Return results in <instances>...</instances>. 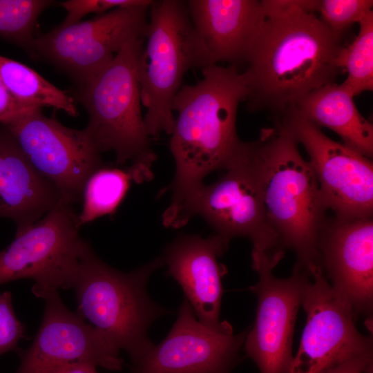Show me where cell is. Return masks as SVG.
Masks as SVG:
<instances>
[{
	"mask_svg": "<svg viewBox=\"0 0 373 373\" xmlns=\"http://www.w3.org/2000/svg\"><path fill=\"white\" fill-rule=\"evenodd\" d=\"M317 1L261 0L262 13L240 72L249 112L272 119L312 91L334 84L343 46L314 13Z\"/></svg>",
	"mask_w": 373,
	"mask_h": 373,
	"instance_id": "obj_1",
	"label": "cell"
},
{
	"mask_svg": "<svg viewBox=\"0 0 373 373\" xmlns=\"http://www.w3.org/2000/svg\"><path fill=\"white\" fill-rule=\"evenodd\" d=\"M195 84L182 86L172 104L177 113L170 139L175 173L169 206L162 214L166 227L187 223L189 206L207 174L224 169L240 142L236 118L247 90L234 66L202 68Z\"/></svg>",
	"mask_w": 373,
	"mask_h": 373,
	"instance_id": "obj_2",
	"label": "cell"
},
{
	"mask_svg": "<svg viewBox=\"0 0 373 373\" xmlns=\"http://www.w3.org/2000/svg\"><path fill=\"white\" fill-rule=\"evenodd\" d=\"M263 201L267 220L283 249L296 255L294 271L322 270L318 241L327 209L314 172L298 144L276 126L244 142Z\"/></svg>",
	"mask_w": 373,
	"mask_h": 373,
	"instance_id": "obj_3",
	"label": "cell"
},
{
	"mask_svg": "<svg viewBox=\"0 0 373 373\" xmlns=\"http://www.w3.org/2000/svg\"><path fill=\"white\" fill-rule=\"evenodd\" d=\"M144 41L126 43L108 65L77 88L75 97L88 113L84 131L92 144L100 153L114 152L117 166L130 163L137 183L153 179L157 159L141 111L137 61Z\"/></svg>",
	"mask_w": 373,
	"mask_h": 373,
	"instance_id": "obj_4",
	"label": "cell"
},
{
	"mask_svg": "<svg viewBox=\"0 0 373 373\" xmlns=\"http://www.w3.org/2000/svg\"><path fill=\"white\" fill-rule=\"evenodd\" d=\"M164 265L162 256L129 272L102 261L90 247L84 254L71 288L75 291L77 314L88 320L131 363L154 344L148 336L158 318L171 312L154 303L146 286L151 274Z\"/></svg>",
	"mask_w": 373,
	"mask_h": 373,
	"instance_id": "obj_5",
	"label": "cell"
},
{
	"mask_svg": "<svg viewBox=\"0 0 373 373\" xmlns=\"http://www.w3.org/2000/svg\"><path fill=\"white\" fill-rule=\"evenodd\" d=\"M144 39L137 61L144 125L150 137L170 135L175 122L172 104L186 73L211 64L186 1H153Z\"/></svg>",
	"mask_w": 373,
	"mask_h": 373,
	"instance_id": "obj_6",
	"label": "cell"
},
{
	"mask_svg": "<svg viewBox=\"0 0 373 373\" xmlns=\"http://www.w3.org/2000/svg\"><path fill=\"white\" fill-rule=\"evenodd\" d=\"M79 229L78 214L61 201L31 226L17 231L0 251V285L30 278L33 294L41 298L50 291L71 288L90 247Z\"/></svg>",
	"mask_w": 373,
	"mask_h": 373,
	"instance_id": "obj_7",
	"label": "cell"
},
{
	"mask_svg": "<svg viewBox=\"0 0 373 373\" xmlns=\"http://www.w3.org/2000/svg\"><path fill=\"white\" fill-rule=\"evenodd\" d=\"M150 6L119 7L86 21L59 25L35 36L30 56L51 64L80 87L129 41L145 39Z\"/></svg>",
	"mask_w": 373,
	"mask_h": 373,
	"instance_id": "obj_8",
	"label": "cell"
},
{
	"mask_svg": "<svg viewBox=\"0 0 373 373\" xmlns=\"http://www.w3.org/2000/svg\"><path fill=\"white\" fill-rule=\"evenodd\" d=\"M274 126L305 149L323 202L341 220L372 217V161L321 128L292 108L273 119Z\"/></svg>",
	"mask_w": 373,
	"mask_h": 373,
	"instance_id": "obj_9",
	"label": "cell"
},
{
	"mask_svg": "<svg viewBox=\"0 0 373 373\" xmlns=\"http://www.w3.org/2000/svg\"><path fill=\"white\" fill-rule=\"evenodd\" d=\"M284 252L253 248L252 267L258 275L249 289L257 296L256 316L244 344L248 357L260 373H288L292 359V339L297 312L309 274L293 271L284 279L275 277L273 269Z\"/></svg>",
	"mask_w": 373,
	"mask_h": 373,
	"instance_id": "obj_10",
	"label": "cell"
},
{
	"mask_svg": "<svg viewBox=\"0 0 373 373\" xmlns=\"http://www.w3.org/2000/svg\"><path fill=\"white\" fill-rule=\"evenodd\" d=\"M34 169L59 192L64 202L82 201L85 184L104 163L84 129L64 126L41 109L3 125Z\"/></svg>",
	"mask_w": 373,
	"mask_h": 373,
	"instance_id": "obj_11",
	"label": "cell"
},
{
	"mask_svg": "<svg viewBox=\"0 0 373 373\" xmlns=\"http://www.w3.org/2000/svg\"><path fill=\"white\" fill-rule=\"evenodd\" d=\"M215 182L203 184L192 199L188 221L198 215L216 234L229 240L245 237L253 248L268 252L284 251L265 215L261 191L243 142Z\"/></svg>",
	"mask_w": 373,
	"mask_h": 373,
	"instance_id": "obj_12",
	"label": "cell"
},
{
	"mask_svg": "<svg viewBox=\"0 0 373 373\" xmlns=\"http://www.w3.org/2000/svg\"><path fill=\"white\" fill-rule=\"evenodd\" d=\"M301 305L307 322L288 373H324L343 361L372 352V337L356 329L352 312L322 270L309 275Z\"/></svg>",
	"mask_w": 373,
	"mask_h": 373,
	"instance_id": "obj_13",
	"label": "cell"
},
{
	"mask_svg": "<svg viewBox=\"0 0 373 373\" xmlns=\"http://www.w3.org/2000/svg\"><path fill=\"white\" fill-rule=\"evenodd\" d=\"M40 327L30 347L20 352L15 373H52L74 362L121 371L124 361L107 338L61 301L58 290L48 292Z\"/></svg>",
	"mask_w": 373,
	"mask_h": 373,
	"instance_id": "obj_14",
	"label": "cell"
},
{
	"mask_svg": "<svg viewBox=\"0 0 373 373\" xmlns=\"http://www.w3.org/2000/svg\"><path fill=\"white\" fill-rule=\"evenodd\" d=\"M247 332L233 334L230 324L221 329L203 325L184 300L169 334L131 363V373H231L241 361Z\"/></svg>",
	"mask_w": 373,
	"mask_h": 373,
	"instance_id": "obj_15",
	"label": "cell"
},
{
	"mask_svg": "<svg viewBox=\"0 0 373 373\" xmlns=\"http://www.w3.org/2000/svg\"><path fill=\"white\" fill-rule=\"evenodd\" d=\"M318 251L325 276L354 317L370 315L373 300L372 217L327 220Z\"/></svg>",
	"mask_w": 373,
	"mask_h": 373,
	"instance_id": "obj_16",
	"label": "cell"
},
{
	"mask_svg": "<svg viewBox=\"0 0 373 373\" xmlns=\"http://www.w3.org/2000/svg\"><path fill=\"white\" fill-rule=\"evenodd\" d=\"M230 240L216 233L205 238L180 234L166 246L162 256L167 266L166 276L179 284L198 320L213 329L229 324L220 321L222 278L227 269L218 258Z\"/></svg>",
	"mask_w": 373,
	"mask_h": 373,
	"instance_id": "obj_17",
	"label": "cell"
},
{
	"mask_svg": "<svg viewBox=\"0 0 373 373\" xmlns=\"http://www.w3.org/2000/svg\"><path fill=\"white\" fill-rule=\"evenodd\" d=\"M189 13L211 64H244L260 21L261 1L188 0Z\"/></svg>",
	"mask_w": 373,
	"mask_h": 373,
	"instance_id": "obj_18",
	"label": "cell"
},
{
	"mask_svg": "<svg viewBox=\"0 0 373 373\" xmlns=\"http://www.w3.org/2000/svg\"><path fill=\"white\" fill-rule=\"evenodd\" d=\"M58 190L30 163L10 131L0 126V218L20 231L61 202Z\"/></svg>",
	"mask_w": 373,
	"mask_h": 373,
	"instance_id": "obj_19",
	"label": "cell"
},
{
	"mask_svg": "<svg viewBox=\"0 0 373 373\" xmlns=\"http://www.w3.org/2000/svg\"><path fill=\"white\" fill-rule=\"evenodd\" d=\"M354 97L341 84H329L307 94L294 109L319 128L332 130L344 144L370 159L373 126L360 113Z\"/></svg>",
	"mask_w": 373,
	"mask_h": 373,
	"instance_id": "obj_20",
	"label": "cell"
},
{
	"mask_svg": "<svg viewBox=\"0 0 373 373\" xmlns=\"http://www.w3.org/2000/svg\"><path fill=\"white\" fill-rule=\"evenodd\" d=\"M0 77L14 98L35 109L50 107L76 117L74 99L25 64L0 55Z\"/></svg>",
	"mask_w": 373,
	"mask_h": 373,
	"instance_id": "obj_21",
	"label": "cell"
},
{
	"mask_svg": "<svg viewBox=\"0 0 373 373\" xmlns=\"http://www.w3.org/2000/svg\"><path fill=\"white\" fill-rule=\"evenodd\" d=\"M134 181L128 167L124 169L105 164L87 180L78 214L81 227L102 216L113 214Z\"/></svg>",
	"mask_w": 373,
	"mask_h": 373,
	"instance_id": "obj_22",
	"label": "cell"
},
{
	"mask_svg": "<svg viewBox=\"0 0 373 373\" xmlns=\"http://www.w3.org/2000/svg\"><path fill=\"white\" fill-rule=\"evenodd\" d=\"M358 23V35L336 59L337 67L347 73L341 85L354 97L373 90V10Z\"/></svg>",
	"mask_w": 373,
	"mask_h": 373,
	"instance_id": "obj_23",
	"label": "cell"
},
{
	"mask_svg": "<svg viewBox=\"0 0 373 373\" xmlns=\"http://www.w3.org/2000/svg\"><path fill=\"white\" fill-rule=\"evenodd\" d=\"M55 1L0 0V37L30 55L39 15Z\"/></svg>",
	"mask_w": 373,
	"mask_h": 373,
	"instance_id": "obj_24",
	"label": "cell"
},
{
	"mask_svg": "<svg viewBox=\"0 0 373 373\" xmlns=\"http://www.w3.org/2000/svg\"><path fill=\"white\" fill-rule=\"evenodd\" d=\"M372 0H318L316 10L321 20L336 36L342 38L343 32L352 24L358 23L372 10Z\"/></svg>",
	"mask_w": 373,
	"mask_h": 373,
	"instance_id": "obj_25",
	"label": "cell"
},
{
	"mask_svg": "<svg viewBox=\"0 0 373 373\" xmlns=\"http://www.w3.org/2000/svg\"><path fill=\"white\" fill-rule=\"evenodd\" d=\"M153 0H68L59 3L66 11L64 20L59 24L65 26L81 21L86 15H101L115 8L124 6H150Z\"/></svg>",
	"mask_w": 373,
	"mask_h": 373,
	"instance_id": "obj_26",
	"label": "cell"
},
{
	"mask_svg": "<svg viewBox=\"0 0 373 373\" xmlns=\"http://www.w3.org/2000/svg\"><path fill=\"white\" fill-rule=\"evenodd\" d=\"M25 325L15 313L11 293L0 292V356L17 349V344L25 337Z\"/></svg>",
	"mask_w": 373,
	"mask_h": 373,
	"instance_id": "obj_27",
	"label": "cell"
},
{
	"mask_svg": "<svg viewBox=\"0 0 373 373\" xmlns=\"http://www.w3.org/2000/svg\"><path fill=\"white\" fill-rule=\"evenodd\" d=\"M39 109L22 105L10 93L0 77V124L6 125L30 112Z\"/></svg>",
	"mask_w": 373,
	"mask_h": 373,
	"instance_id": "obj_28",
	"label": "cell"
},
{
	"mask_svg": "<svg viewBox=\"0 0 373 373\" xmlns=\"http://www.w3.org/2000/svg\"><path fill=\"white\" fill-rule=\"evenodd\" d=\"M372 352L343 361L324 373H372Z\"/></svg>",
	"mask_w": 373,
	"mask_h": 373,
	"instance_id": "obj_29",
	"label": "cell"
},
{
	"mask_svg": "<svg viewBox=\"0 0 373 373\" xmlns=\"http://www.w3.org/2000/svg\"><path fill=\"white\" fill-rule=\"evenodd\" d=\"M96 366L85 362H74L63 365L52 373H99Z\"/></svg>",
	"mask_w": 373,
	"mask_h": 373,
	"instance_id": "obj_30",
	"label": "cell"
}]
</instances>
